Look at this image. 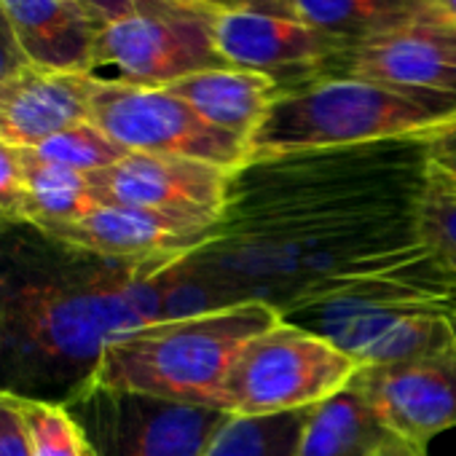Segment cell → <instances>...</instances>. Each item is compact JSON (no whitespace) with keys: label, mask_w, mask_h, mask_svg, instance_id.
Here are the masks:
<instances>
[{"label":"cell","mask_w":456,"mask_h":456,"mask_svg":"<svg viewBox=\"0 0 456 456\" xmlns=\"http://www.w3.org/2000/svg\"><path fill=\"white\" fill-rule=\"evenodd\" d=\"M424 134L253 159L212 237L175 264L212 309L261 301L282 317L432 261L419 240Z\"/></svg>","instance_id":"1"},{"label":"cell","mask_w":456,"mask_h":456,"mask_svg":"<svg viewBox=\"0 0 456 456\" xmlns=\"http://www.w3.org/2000/svg\"><path fill=\"white\" fill-rule=\"evenodd\" d=\"M161 269L105 261L33 228L6 298L12 392L62 403L84 387L113 338L161 322Z\"/></svg>","instance_id":"2"},{"label":"cell","mask_w":456,"mask_h":456,"mask_svg":"<svg viewBox=\"0 0 456 456\" xmlns=\"http://www.w3.org/2000/svg\"><path fill=\"white\" fill-rule=\"evenodd\" d=\"M282 314L261 301L161 320L113 338L89 381L228 411V381L248 344Z\"/></svg>","instance_id":"3"},{"label":"cell","mask_w":456,"mask_h":456,"mask_svg":"<svg viewBox=\"0 0 456 456\" xmlns=\"http://www.w3.org/2000/svg\"><path fill=\"white\" fill-rule=\"evenodd\" d=\"M456 116V97L362 78H320L274 100L250 140V161L429 134Z\"/></svg>","instance_id":"4"},{"label":"cell","mask_w":456,"mask_h":456,"mask_svg":"<svg viewBox=\"0 0 456 456\" xmlns=\"http://www.w3.org/2000/svg\"><path fill=\"white\" fill-rule=\"evenodd\" d=\"M360 365L333 341L280 317L256 336L228 381V411L274 416L312 411L346 389Z\"/></svg>","instance_id":"5"},{"label":"cell","mask_w":456,"mask_h":456,"mask_svg":"<svg viewBox=\"0 0 456 456\" xmlns=\"http://www.w3.org/2000/svg\"><path fill=\"white\" fill-rule=\"evenodd\" d=\"M97 456H201L234 413L94 381L62 400Z\"/></svg>","instance_id":"6"},{"label":"cell","mask_w":456,"mask_h":456,"mask_svg":"<svg viewBox=\"0 0 456 456\" xmlns=\"http://www.w3.org/2000/svg\"><path fill=\"white\" fill-rule=\"evenodd\" d=\"M212 20L215 12L167 4L108 25L97 38L92 76L167 89L204 70L232 68L217 49Z\"/></svg>","instance_id":"7"},{"label":"cell","mask_w":456,"mask_h":456,"mask_svg":"<svg viewBox=\"0 0 456 456\" xmlns=\"http://www.w3.org/2000/svg\"><path fill=\"white\" fill-rule=\"evenodd\" d=\"M89 121L129 153L183 156L228 172H237L250 161V148L242 137L212 126L169 89H145L97 78Z\"/></svg>","instance_id":"8"},{"label":"cell","mask_w":456,"mask_h":456,"mask_svg":"<svg viewBox=\"0 0 456 456\" xmlns=\"http://www.w3.org/2000/svg\"><path fill=\"white\" fill-rule=\"evenodd\" d=\"M212 30L228 65L269 76L282 94L333 78L341 57L352 49V44L288 14L223 12L215 14Z\"/></svg>","instance_id":"9"},{"label":"cell","mask_w":456,"mask_h":456,"mask_svg":"<svg viewBox=\"0 0 456 456\" xmlns=\"http://www.w3.org/2000/svg\"><path fill=\"white\" fill-rule=\"evenodd\" d=\"M223 167L159 153H126L113 167L89 175L97 204L156 209L201 225H217L232 191Z\"/></svg>","instance_id":"10"},{"label":"cell","mask_w":456,"mask_h":456,"mask_svg":"<svg viewBox=\"0 0 456 456\" xmlns=\"http://www.w3.org/2000/svg\"><path fill=\"white\" fill-rule=\"evenodd\" d=\"M338 76L456 97V20L435 9L397 30L354 44L341 57L333 78Z\"/></svg>","instance_id":"11"},{"label":"cell","mask_w":456,"mask_h":456,"mask_svg":"<svg viewBox=\"0 0 456 456\" xmlns=\"http://www.w3.org/2000/svg\"><path fill=\"white\" fill-rule=\"evenodd\" d=\"M215 225L191 223L156 209L97 204L86 217L46 232L44 237L65 248L132 266H169L199 250Z\"/></svg>","instance_id":"12"},{"label":"cell","mask_w":456,"mask_h":456,"mask_svg":"<svg viewBox=\"0 0 456 456\" xmlns=\"http://www.w3.org/2000/svg\"><path fill=\"white\" fill-rule=\"evenodd\" d=\"M352 384L392 429L424 448L456 427V344L424 357L360 368Z\"/></svg>","instance_id":"13"},{"label":"cell","mask_w":456,"mask_h":456,"mask_svg":"<svg viewBox=\"0 0 456 456\" xmlns=\"http://www.w3.org/2000/svg\"><path fill=\"white\" fill-rule=\"evenodd\" d=\"M97 78L25 68L0 81V142L17 151H36L54 134L89 121Z\"/></svg>","instance_id":"14"},{"label":"cell","mask_w":456,"mask_h":456,"mask_svg":"<svg viewBox=\"0 0 456 456\" xmlns=\"http://www.w3.org/2000/svg\"><path fill=\"white\" fill-rule=\"evenodd\" d=\"M296 456H427V448L392 429L349 384L306 413Z\"/></svg>","instance_id":"15"},{"label":"cell","mask_w":456,"mask_h":456,"mask_svg":"<svg viewBox=\"0 0 456 456\" xmlns=\"http://www.w3.org/2000/svg\"><path fill=\"white\" fill-rule=\"evenodd\" d=\"M0 6L36 68L92 76L102 30L73 0H0Z\"/></svg>","instance_id":"16"},{"label":"cell","mask_w":456,"mask_h":456,"mask_svg":"<svg viewBox=\"0 0 456 456\" xmlns=\"http://www.w3.org/2000/svg\"><path fill=\"white\" fill-rule=\"evenodd\" d=\"M167 89L177 94L180 100H185L212 126L234 137H242L248 148L264 116L269 113L274 100L282 94L277 81L253 70H242V68L204 70Z\"/></svg>","instance_id":"17"},{"label":"cell","mask_w":456,"mask_h":456,"mask_svg":"<svg viewBox=\"0 0 456 456\" xmlns=\"http://www.w3.org/2000/svg\"><path fill=\"white\" fill-rule=\"evenodd\" d=\"M282 4L288 17L352 46L397 30L437 9L432 0H282Z\"/></svg>","instance_id":"18"},{"label":"cell","mask_w":456,"mask_h":456,"mask_svg":"<svg viewBox=\"0 0 456 456\" xmlns=\"http://www.w3.org/2000/svg\"><path fill=\"white\" fill-rule=\"evenodd\" d=\"M25 164V223L46 234L86 217L97 199L89 175L46 161L36 151H22Z\"/></svg>","instance_id":"19"},{"label":"cell","mask_w":456,"mask_h":456,"mask_svg":"<svg viewBox=\"0 0 456 456\" xmlns=\"http://www.w3.org/2000/svg\"><path fill=\"white\" fill-rule=\"evenodd\" d=\"M309 411L232 416L201 456H296Z\"/></svg>","instance_id":"20"},{"label":"cell","mask_w":456,"mask_h":456,"mask_svg":"<svg viewBox=\"0 0 456 456\" xmlns=\"http://www.w3.org/2000/svg\"><path fill=\"white\" fill-rule=\"evenodd\" d=\"M36 153L68 169L94 175L121 161L129 151L118 145L110 134H105L94 121H81L38 145Z\"/></svg>","instance_id":"21"},{"label":"cell","mask_w":456,"mask_h":456,"mask_svg":"<svg viewBox=\"0 0 456 456\" xmlns=\"http://www.w3.org/2000/svg\"><path fill=\"white\" fill-rule=\"evenodd\" d=\"M22 413L33 437L36 456H97L86 435L57 400L22 397Z\"/></svg>","instance_id":"22"},{"label":"cell","mask_w":456,"mask_h":456,"mask_svg":"<svg viewBox=\"0 0 456 456\" xmlns=\"http://www.w3.org/2000/svg\"><path fill=\"white\" fill-rule=\"evenodd\" d=\"M419 240L437 269L456 285V199L427 191L419 207Z\"/></svg>","instance_id":"23"},{"label":"cell","mask_w":456,"mask_h":456,"mask_svg":"<svg viewBox=\"0 0 456 456\" xmlns=\"http://www.w3.org/2000/svg\"><path fill=\"white\" fill-rule=\"evenodd\" d=\"M20 228V225H17ZM28 237H17L14 228H0V389L12 392V354H9V341H6V298H9V285L12 274L20 266L22 250H25Z\"/></svg>","instance_id":"24"},{"label":"cell","mask_w":456,"mask_h":456,"mask_svg":"<svg viewBox=\"0 0 456 456\" xmlns=\"http://www.w3.org/2000/svg\"><path fill=\"white\" fill-rule=\"evenodd\" d=\"M25 223V164L22 151L0 142V228Z\"/></svg>","instance_id":"25"},{"label":"cell","mask_w":456,"mask_h":456,"mask_svg":"<svg viewBox=\"0 0 456 456\" xmlns=\"http://www.w3.org/2000/svg\"><path fill=\"white\" fill-rule=\"evenodd\" d=\"M0 456H36L22 400L4 389H0Z\"/></svg>","instance_id":"26"},{"label":"cell","mask_w":456,"mask_h":456,"mask_svg":"<svg viewBox=\"0 0 456 456\" xmlns=\"http://www.w3.org/2000/svg\"><path fill=\"white\" fill-rule=\"evenodd\" d=\"M73 4L81 6L89 14V20L100 25V30H105L108 25H116L126 17H134V14L148 12V9H159L167 4L185 6L183 0H73Z\"/></svg>","instance_id":"27"},{"label":"cell","mask_w":456,"mask_h":456,"mask_svg":"<svg viewBox=\"0 0 456 456\" xmlns=\"http://www.w3.org/2000/svg\"><path fill=\"white\" fill-rule=\"evenodd\" d=\"M33 62L28 60L12 22H9V14L0 6V81H6L12 76H17L20 70L30 68Z\"/></svg>","instance_id":"28"},{"label":"cell","mask_w":456,"mask_h":456,"mask_svg":"<svg viewBox=\"0 0 456 456\" xmlns=\"http://www.w3.org/2000/svg\"><path fill=\"white\" fill-rule=\"evenodd\" d=\"M207 12H266V14H285L282 0H196Z\"/></svg>","instance_id":"29"},{"label":"cell","mask_w":456,"mask_h":456,"mask_svg":"<svg viewBox=\"0 0 456 456\" xmlns=\"http://www.w3.org/2000/svg\"><path fill=\"white\" fill-rule=\"evenodd\" d=\"M429 191L456 199V156L432 159L429 164Z\"/></svg>","instance_id":"30"},{"label":"cell","mask_w":456,"mask_h":456,"mask_svg":"<svg viewBox=\"0 0 456 456\" xmlns=\"http://www.w3.org/2000/svg\"><path fill=\"white\" fill-rule=\"evenodd\" d=\"M429 142V153L432 159H448L456 156V116L451 121H445L443 126H437L435 132L424 134Z\"/></svg>","instance_id":"31"},{"label":"cell","mask_w":456,"mask_h":456,"mask_svg":"<svg viewBox=\"0 0 456 456\" xmlns=\"http://www.w3.org/2000/svg\"><path fill=\"white\" fill-rule=\"evenodd\" d=\"M432 4H435L443 14H448L451 20H456V0H432Z\"/></svg>","instance_id":"32"},{"label":"cell","mask_w":456,"mask_h":456,"mask_svg":"<svg viewBox=\"0 0 456 456\" xmlns=\"http://www.w3.org/2000/svg\"><path fill=\"white\" fill-rule=\"evenodd\" d=\"M183 4H185V6H193V9H204V6L196 4V0H183Z\"/></svg>","instance_id":"33"},{"label":"cell","mask_w":456,"mask_h":456,"mask_svg":"<svg viewBox=\"0 0 456 456\" xmlns=\"http://www.w3.org/2000/svg\"><path fill=\"white\" fill-rule=\"evenodd\" d=\"M451 330H453V338H456V314L451 317Z\"/></svg>","instance_id":"34"}]
</instances>
